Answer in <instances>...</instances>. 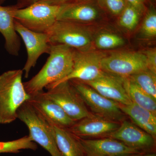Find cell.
<instances>
[{
  "instance_id": "obj_1",
  "label": "cell",
  "mask_w": 156,
  "mask_h": 156,
  "mask_svg": "<svg viewBox=\"0 0 156 156\" xmlns=\"http://www.w3.org/2000/svg\"><path fill=\"white\" fill-rule=\"evenodd\" d=\"M49 57L44 66L30 80L23 83L30 96L44 91L49 85L60 82L72 72L73 49L64 45H51Z\"/></svg>"
},
{
  "instance_id": "obj_2",
  "label": "cell",
  "mask_w": 156,
  "mask_h": 156,
  "mask_svg": "<svg viewBox=\"0 0 156 156\" xmlns=\"http://www.w3.org/2000/svg\"><path fill=\"white\" fill-rule=\"evenodd\" d=\"M23 72L12 70L0 75V124L15 121L18 108L30 98L22 82Z\"/></svg>"
},
{
  "instance_id": "obj_3",
  "label": "cell",
  "mask_w": 156,
  "mask_h": 156,
  "mask_svg": "<svg viewBox=\"0 0 156 156\" xmlns=\"http://www.w3.org/2000/svg\"><path fill=\"white\" fill-rule=\"evenodd\" d=\"M17 119L24 123L29 131V136L51 156H62L56 144L53 126L37 111L28 101L17 111Z\"/></svg>"
},
{
  "instance_id": "obj_4",
  "label": "cell",
  "mask_w": 156,
  "mask_h": 156,
  "mask_svg": "<svg viewBox=\"0 0 156 156\" xmlns=\"http://www.w3.org/2000/svg\"><path fill=\"white\" fill-rule=\"evenodd\" d=\"M60 7L37 2L22 9L14 7L13 15L16 21L30 30L47 33L57 20Z\"/></svg>"
},
{
  "instance_id": "obj_5",
  "label": "cell",
  "mask_w": 156,
  "mask_h": 156,
  "mask_svg": "<svg viewBox=\"0 0 156 156\" xmlns=\"http://www.w3.org/2000/svg\"><path fill=\"white\" fill-rule=\"evenodd\" d=\"M50 45H64L75 50L91 49L93 44L92 33L86 25L56 20L47 33Z\"/></svg>"
},
{
  "instance_id": "obj_6",
  "label": "cell",
  "mask_w": 156,
  "mask_h": 156,
  "mask_svg": "<svg viewBox=\"0 0 156 156\" xmlns=\"http://www.w3.org/2000/svg\"><path fill=\"white\" fill-rule=\"evenodd\" d=\"M69 81L94 115L118 122L126 119V115L120 108L119 103L102 96L83 82L76 80Z\"/></svg>"
},
{
  "instance_id": "obj_7",
  "label": "cell",
  "mask_w": 156,
  "mask_h": 156,
  "mask_svg": "<svg viewBox=\"0 0 156 156\" xmlns=\"http://www.w3.org/2000/svg\"><path fill=\"white\" fill-rule=\"evenodd\" d=\"M46 95L58 105L75 122L86 118L89 112L84 101L69 81L49 85Z\"/></svg>"
},
{
  "instance_id": "obj_8",
  "label": "cell",
  "mask_w": 156,
  "mask_h": 156,
  "mask_svg": "<svg viewBox=\"0 0 156 156\" xmlns=\"http://www.w3.org/2000/svg\"><path fill=\"white\" fill-rule=\"evenodd\" d=\"M105 72L122 78H128L147 69L146 58L142 52L119 51L106 55L101 62Z\"/></svg>"
},
{
  "instance_id": "obj_9",
  "label": "cell",
  "mask_w": 156,
  "mask_h": 156,
  "mask_svg": "<svg viewBox=\"0 0 156 156\" xmlns=\"http://www.w3.org/2000/svg\"><path fill=\"white\" fill-rule=\"evenodd\" d=\"M106 55L103 52L91 49L80 50L73 49L72 71L60 82L52 84L73 80L82 82L95 80L104 72L101 69V62Z\"/></svg>"
},
{
  "instance_id": "obj_10",
  "label": "cell",
  "mask_w": 156,
  "mask_h": 156,
  "mask_svg": "<svg viewBox=\"0 0 156 156\" xmlns=\"http://www.w3.org/2000/svg\"><path fill=\"white\" fill-rule=\"evenodd\" d=\"M14 27L22 38L27 51V60L22 70L25 72L24 77L27 78L30 70L35 66L39 57L44 53L49 54L51 45L47 33L30 30L15 20Z\"/></svg>"
},
{
  "instance_id": "obj_11",
  "label": "cell",
  "mask_w": 156,
  "mask_h": 156,
  "mask_svg": "<svg viewBox=\"0 0 156 156\" xmlns=\"http://www.w3.org/2000/svg\"><path fill=\"white\" fill-rule=\"evenodd\" d=\"M108 137L119 140L142 153L154 152L155 138L128 120L121 122L119 127Z\"/></svg>"
},
{
  "instance_id": "obj_12",
  "label": "cell",
  "mask_w": 156,
  "mask_h": 156,
  "mask_svg": "<svg viewBox=\"0 0 156 156\" xmlns=\"http://www.w3.org/2000/svg\"><path fill=\"white\" fill-rule=\"evenodd\" d=\"M104 12L96 0L69 2L61 5L57 20L69 21L86 25L102 19Z\"/></svg>"
},
{
  "instance_id": "obj_13",
  "label": "cell",
  "mask_w": 156,
  "mask_h": 156,
  "mask_svg": "<svg viewBox=\"0 0 156 156\" xmlns=\"http://www.w3.org/2000/svg\"><path fill=\"white\" fill-rule=\"evenodd\" d=\"M120 124L91 113L67 129L80 138H102L108 137L119 127Z\"/></svg>"
},
{
  "instance_id": "obj_14",
  "label": "cell",
  "mask_w": 156,
  "mask_h": 156,
  "mask_svg": "<svg viewBox=\"0 0 156 156\" xmlns=\"http://www.w3.org/2000/svg\"><path fill=\"white\" fill-rule=\"evenodd\" d=\"M28 101L53 126L68 129L76 122L66 113L61 107L46 95L44 91L30 95Z\"/></svg>"
},
{
  "instance_id": "obj_15",
  "label": "cell",
  "mask_w": 156,
  "mask_h": 156,
  "mask_svg": "<svg viewBox=\"0 0 156 156\" xmlns=\"http://www.w3.org/2000/svg\"><path fill=\"white\" fill-rule=\"evenodd\" d=\"M83 83L89 85L102 96L119 104L128 105L132 102L124 86L123 78L104 72L95 80Z\"/></svg>"
},
{
  "instance_id": "obj_16",
  "label": "cell",
  "mask_w": 156,
  "mask_h": 156,
  "mask_svg": "<svg viewBox=\"0 0 156 156\" xmlns=\"http://www.w3.org/2000/svg\"><path fill=\"white\" fill-rule=\"evenodd\" d=\"M79 138L86 156H119L144 153L110 137L95 139Z\"/></svg>"
},
{
  "instance_id": "obj_17",
  "label": "cell",
  "mask_w": 156,
  "mask_h": 156,
  "mask_svg": "<svg viewBox=\"0 0 156 156\" xmlns=\"http://www.w3.org/2000/svg\"><path fill=\"white\" fill-rule=\"evenodd\" d=\"M14 7H4L0 5V33L5 40V48L11 55H19L20 40L14 27L13 15Z\"/></svg>"
},
{
  "instance_id": "obj_18",
  "label": "cell",
  "mask_w": 156,
  "mask_h": 156,
  "mask_svg": "<svg viewBox=\"0 0 156 156\" xmlns=\"http://www.w3.org/2000/svg\"><path fill=\"white\" fill-rule=\"evenodd\" d=\"M119 106L132 122L156 138V115L133 102L128 105L119 104Z\"/></svg>"
},
{
  "instance_id": "obj_19",
  "label": "cell",
  "mask_w": 156,
  "mask_h": 156,
  "mask_svg": "<svg viewBox=\"0 0 156 156\" xmlns=\"http://www.w3.org/2000/svg\"><path fill=\"white\" fill-rule=\"evenodd\" d=\"M53 127L57 147L62 156H86L78 136L66 128L55 126Z\"/></svg>"
},
{
  "instance_id": "obj_20",
  "label": "cell",
  "mask_w": 156,
  "mask_h": 156,
  "mask_svg": "<svg viewBox=\"0 0 156 156\" xmlns=\"http://www.w3.org/2000/svg\"><path fill=\"white\" fill-rule=\"evenodd\" d=\"M124 78L126 91L133 103L156 115V100L127 78Z\"/></svg>"
},
{
  "instance_id": "obj_21",
  "label": "cell",
  "mask_w": 156,
  "mask_h": 156,
  "mask_svg": "<svg viewBox=\"0 0 156 156\" xmlns=\"http://www.w3.org/2000/svg\"><path fill=\"white\" fill-rule=\"evenodd\" d=\"M127 78L156 100V74L147 69Z\"/></svg>"
},
{
  "instance_id": "obj_22",
  "label": "cell",
  "mask_w": 156,
  "mask_h": 156,
  "mask_svg": "<svg viewBox=\"0 0 156 156\" xmlns=\"http://www.w3.org/2000/svg\"><path fill=\"white\" fill-rule=\"evenodd\" d=\"M144 14V13L135 6L127 3L126 8L119 16V24L126 30H134Z\"/></svg>"
},
{
  "instance_id": "obj_23",
  "label": "cell",
  "mask_w": 156,
  "mask_h": 156,
  "mask_svg": "<svg viewBox=\"0 0 156 156\" xmlns=\"http://www.w3.org/2000/svg\"><path fill=\"white\" fill-rule=\"evenodd\" d=\"M93 44L99 50H109L122 47L126 44V41L117 34L103 32L93 38Z\"/></svg>"
},
{
  "instance_id": "obj_24",
  "label": "cell",
  "mask_w": 156,
  "mask_h": 156,
  "mask_svg": "<svg viewBox=\"0 0 156 156\" xmlns=\"http://www.w3.org/2000/svg\"><path fill=\"white\" fill-rule=\"evenodd\" d=\"M144 13L139 36L144 40H152L156 37V10L154 5L151 4Z\"/></svg>"
},
{
  "instance_id": "obj_25",
  "label": "cell",
  "mask_w": 156,
  "mask_h": 156,
  "mask_svg": "<svg viewBox=\"0 0 156 156\" xmlns=\"http://www.w3.org/2000/svg\"><path fill=\"white\" fill-rule=\"evenodd\" d=\"M37 143L31 140L30 137L26 136L12 141H0V153H18L21 150H36Z\"/></svg>"
},
{
  "instance_id": "obj_26",
  "label": "cell",
  "mask_w": 156,
  "mask_h": 156,
  "mask_svg": "<svg viewBox=\"0 0 156 156\" xmlns=\"http://www.w3.org/2000/svg\"><path fill=\"white\" fill-rule=\"evenodd\" d=\"M98 5L105 12L119 16L127 5L126 0H96Z\"/></svg>"
},
{
  "instance_id": "obj_27",
  "label": "cell",
  "mask_w": 156,
  "mask_h": 156,
  "mask_svg": "<svg viewBox=\"0 0 156 156\" xmlns=\"http://www.w3.org/2000/svg\"><path fill=\"white\" fill-rule=\"evenodd\" d=\"M145 56L147 69L156 74V49L150 48L142 52Z\"/></svg>"
},
{
  "instance_id": "obj_28",
  "label": "cell",
  "mask_w": 156,
  "mask_h": 156,
  "mask_svg": "<svg viewBox=\"0 0 156 156\" xmlns=\"http://www.w3.org/2000/svg\"><path fill=\"white\" fill-rule=\"evenodd\" d=\"M128 4L135 6L144 13L145 12V2L147 0H126Z\"/></svg>"
},
{
  "instance_id": "obj_29",
  "label": "cell",
  "mask_w": 156,
  "mask_h": 156,
  "mask_svg": "<svg viewBox=\"0 0 156 156\" xmlns=\"http://www.w3.org/2000/svg\"><path fill=\"white\" fill-rule=\"evenodd\" d=\"M72 0H38V2H43L53 5H61L70 2Z\"/></svg>"
},
{
  "instance_id": "obj_30",
  "label": "cell",
  "mask_w": 156,
  "mask_h": 156,
  "mask_svg": "<svg viewBox=\"0 0 156 156\" xmlns=\"http://www.w3.org/2000/svg\"><path fill=\"white\" fill-rule=\"evenodd\" d=\"M119 156H156V154L155 152L144 153L130 154Z\"/></svg>"
},
{
  "instance_id": "obj_31",
  "label": "cell",
  "mask_w": 156,
  "mask_h": 156,
  "mask_svg": "<svg viewBox=\"0 0 156 156\" xmlns=\"http://www.w3.org/2000/svg\"><path fill=\"white\" fill-rule=\"evenodd\" d=\"M24 1H25L26 3H29V5H30L31 4L38 2V0H24Z\"/></svg>"
},
{
  "instance_id": "obj_32",
  "label": "cell",
  "mask_w": 156,
  "mask_h": 156,
  "mask_svg": "<svg viewBox=\"0 0 156 156\" xmlns=\"http://www.w3.org/2000/svg\"><path fill=\"white\" fill-rule=\"evenodd\" d=\"M93 1V0H75V2H88V1Z\"/></svg>"
},
{
  "instance_id": "obj_33",
  "label": "cell",
  "mask_w": 156,
  "mask_h": 156,
  "mask_svg": "<svg viewBox=\"0 0 156 156\" xmlns=\"http://www.w3.org/2000/svg\"><path fill=\"white\" fill-rule=\"evenodd\" d=\"M151 2H155L156 0H150Z\"/></svg>"
},
{
  "instance_id": "obj_34",
  "label": "cell",
  "mask_w": 156,
  "mask_h": 156,
  "mask_svg": "<svg viewBox=\"0 0 156 156\" xmlns=\"http://www.w3.org/2000/svg\"><path fill=\"white\" fill-rule=\"evenodd\" d=\"M4 0H0V5H1V3L2 2H4Z\"/></svg>"
}]
</instances>
